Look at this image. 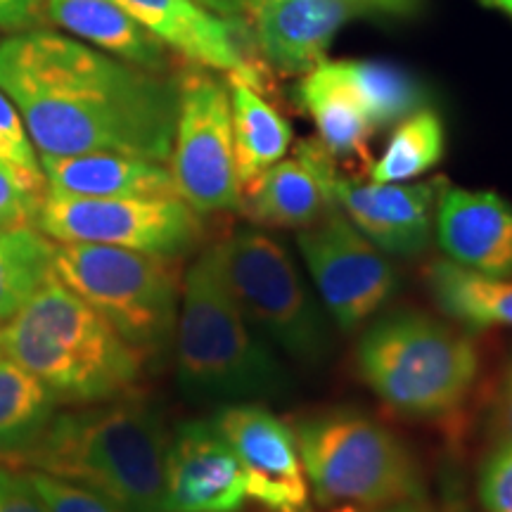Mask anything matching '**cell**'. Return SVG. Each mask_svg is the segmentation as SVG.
Wrapping results in <instances>:
<instances>
[{"label":"cell","instance_id":"10","mask_svg":"<svg viewBox=\"0 0 512 512\" xmlns=\"http://www.w3.org/2000/svg\"><path fill=\"white\" fill-rule=\"evenodd\" d=\"M36 226L55 242H86L164 256L188 254L202 235L200 214L181 197H43Z\"/></svg>","mask_w":512,"mask_h":512},{"label":"cell","instance_id":"39","mask_svg":"<svg viewBox=\"0 0 512 512\" xmlns=\"http://www.w3.org/2000/svg\"><path fill=\"white\" fill-rule=\"evenodd\" d=\"M285 512H297V510H285Z\"/></svg>","mask_w":512,"mask_h":512},{"label":"cell","instance_id":"38","mask_svg":"<svg viewBox=\"0 0 512 512\" xmlns=\"http://www.w3.org/2000/svg\"><path fill=\"white\" fill-rule=\"evenodd\" d=\"M486 3L494 5V8L503 10L505 15H510V17H512V0H486Z\"/></svg>","mask_w":512,"mask_h":512},{"label":"cell","instance_id":"40","mask_svg":"<svg viewBox=\"0 0 512 512\" xmlns=\"http://www.w3.org/2000/svg\"><path fill=\"white\" fill-rule=\"evenodd\" d=\"M0 354H3V347H0Z\"/></svg>","mask_w":512,"mask_h":512},{"label":"cell","instance_id":"11","mask_svg":"<svg viewBox=\"0 0 512 512\" xmlns=\"http://www.w3.org/2000/svg\"><path fill=\"white\" fill-rule=\"evenodd\" d=\"M297 245L320 299L342 330L366 323L399 290L392 264L342 209L302 228Z\"/></svg>","mask_w":512,"mask_h":512},{"label":"cell","instance_id":"31","mask_svg":"<svg viewBox=\"0 0 512 512\" xmlns=\"http://www.w3.org/2000/svg\"><path fill=\"white\" fill-rule=\"evenodd\" d=\"M479 498L486 512H512V446H496L484 463Z\"/></svg>","mask_w":512,"mask_h":512},{"label":"cell","instance_id":"34","mask_svg":"<svg viewBox=\"0 0 512 512\" xmlns=\"http://www.w3.org/2000/svg\"><path fill=\"white\" fill-rule=\"evenodd\" d=\"M195 3L252 36V24L261 0H195Z\"/></svg>","mask_w":512,"mask_h":512},{"label":"cell","instance_id":"3","mask_svg":"<svg viewBox=\"0 0 512 512\" xmlns=\"http://www.w3.org/2000/svg\"><path fill=\"white\" fill-rule=\"evenodd\" d=\"M0 347L69 403L124 396L143 370V356L55 273L0 328Z\"/></svg>","mask_w":512,"mask_h":512},{"label":"cell","instance_id":"32","mask_svg":"<svg viewBox=\"0 0 512 512\" xmlns=\"http://www.w3.org/2000/svg\"><path fill=\"white\" fill-rule=\"evenodd\" d=\"M0 512H48L27 472L0 465Z\"/></svg>","mask_w":512,"mask_h":512},{"label":"cell","instance_id":"13","mask_svg":"<svg viewBox=\"0 0 512 512\" xmlns=\"http://www.w3.org/2000/svg\"><path fill=\"white\" fill-rule=\"evenodd\" d=\"M245 501V470L214 420L178 425L164 458V512H235Z\"/></svg>","mask_w":512,"mask_h":512},{"label":"cell","instance_id":"29","mask_svg":"<svg viewBox=\"0 0 512 512\" xmlns=\"http://www.w3.org/2000/svg\"><path fill=\"white\" fill-rule=\"evenodd\" d=\"M27 479L41 496L48 512H124L105 496L95 494L81 484L48 475V472L27 470Z\"/></svg>","mask_w":512,"mask_h":512},{"label":"cell","instance_id":"1","mask_svg":"<svg viewBox=\"0 0 512 512\" xmlns=\"http://www.w3.org/2000/svg\"><path fill=\"white\" fill-rule=\"evenodd\" d=\"M0 91L15 102L41 155L117 152L166 164L174 147L178 81L55 31L0 43Z\"/></svg>","mask_w":512,"mask_h":512},{"label":"cell","instance_id":"41","mask_svg":"<svg viewBox=\"0 0 512 512\" xmlns=\"http://www.w3.org/2000/svg\"><path fill=\"white\" fill-rule=\"evenodd\" d=\"M43 3H46V0H43Z\"/></svg>","mask_w":512,"mask_h":512},{"label":"cell","instance_id":"23","mask_svg":"<svg viewBox=\"0 0 512 512\" xmlns=\"http://www.w3.org/2000/svg\"><path fill=\"white\" fill-rule=\"evenodd\" d=\"M427 285L439 309L458 323L472 328H512V283L508 280L486 278L446 259L427 268Z\"/></svg>","mask_w":512,"mask_h":512},{"label":"cell","instance_id":"18","mask_svg":"<svg viewBox=\"0 0 512 512\" xmlns=\"http://www.w3.org/2000/svg\"><path fill=\"white\" fill-rule=\"evenodd\" d=\"M351 17L356 12L342 0H261L254 46L278 74L304 76L325 62L332 38Z\"/></svg>","mask_w":512,"mask_h":512},{"label":"cell","instance_id":"14","mask_svg":"<svg viewBox=\"0 0 512 512\" xmlns=\"http://www.w3.org/2000/svg\"><path fill=\"white\" fill-rule=\"evenodd\" d=\"M133 19H138L152 36L209 72L226 74V79L245 81L256 91H266V69L247 50L245 31L211 15L195 0H117Z\"/></svg>","mask_w":512,"mask_h":512},{"label":"cell","instance_id":"5","mask_svg":"<svg viewBox=\"0 0 512 512\" xmlns=\"http://www.w3.org/2000/svg\"><path fill=\"white\" fill-rule=\"evenodd\" d=\"M299 456L313 496L337 512H368L420 501L418 463L392 430L354 408L297 422Z\"/></svg>","mask_w":512,"mask_h":512},{"label":"cell","instance_id":"26","mask_svg":"<svg viewBox=\"0 0 512 512\" xmlns=\"http://www.w3.org/2000/svg\"><path fill=\"white\" fill-rule=\"evenodd\" d=\"M337 64L375 128L403 121L425 105V91L420 83L399 67L366 60Z\"/></svg>","mask_w":512,"mask_h":512},{"label":"cell","instance_id":"36","mask_svg":"<svg viewBox=\"0 0 512 512\" xmlns=\"http://www.w3.org/2000/svg\"><path fill=\"white\" fill-rule=\"evenodd\" d=\"M356 15L377 12V15H411L418 10L420 0H342Z\"/></svg>","mask_w":512,"mask_h":512},{"label":"cell","instance_id":"15","mask_svg":"<svg viewBox=\"0 0 512 512\" xmlns=\"http://www.w3.org/2000/svg\"><path fill=\"white\" fill-rule=\"evenodd\" d=\"M444 178L427 183H358L337 176L335 200L344 216L380 252L413 259L432 240L434 214Z\"/></svg>","mask_w":512,"mask_h":512},{"label":"cell","instance_id":"2","mask_svg":"<svg viewBox=\"0 0 512 512\" xmlns=\"http://www.w3.org/2000/svg\"><path fill=\"white\" fill-rule=\"evenodd\" d=\"M166 446L155 408L124 394L53 415L12 463L86 486L124 512H164Z\"/></svg>","mask_w":512,"mask_h":512},{"label":"cell","instance_id":"37","mask_svg":"<svg viewBox=\"0 0 512 512\" xmlns=\"http://www.w3.org/2000/svg\"><path fill=\"white\" fill-rule=\"evenodd\" d=\"M368 512H465V510L460 508V505H441V508H434V505H425L422 501H411V503L392 505V508L368 510Z\"/></svg>","mask_w":512,"mask_h":512},{"label":"cell","instance_id":"25","mask_svg":"<svg viewBox=\"0 0 512 512\" xmlns=\"http://www.w3.org/2000/svg\"><path fill=\"white\" fill-rule=\"evenodd\" d=\"M55 273V240L36 228L0 230V320H8Z\"/></svg>","mask_w":512,"mask_h":512},{"label":"cell","instance_id":"20","mask_svg":"<svg viewBox=\"0 0 512 512\" xmlns=\"http://www.w3.org/2000/svg\"><path fill=\"white\" fill-rule=\"evenodd\" d=\"M46 10L57 27L102 53L145 72L169 69V48L117 0H46Z\"/></svg>","mask_w":512,"mask_h":512},{"label":"cell","instance_id":"28","mask_svg":"<svg viewBox=\"0 0 512 512\" xmlns=\"http://www.w3.org/2000/svg\"><path fill=\"white\" fill-rule=\"evenodd\" d=\"M46 178L27 174L0 157V230L36 228Z\"/></svg>","mask_w":512,"mask_h":512},{"label":"cell","instance_id":"12","mask_svg":"<svg viewBox=\"0 0 512 512\" xmlns=\"http://www.w3.org/2000/svg\"><path fill=\"white\" fill-rule=\"evenodd\" d=\"M247 477V496L268 510H302L309 486L297 437L278 415L252 401L233 403L214 415Z\"/></svg>","mask_w":512,"mask_h":512},{"label":"cell","instance_id":"33","mask_svg":"<svg viewBox=\"0 0 512 512\" xmlns=\"http://www.w3.org/2000/svg\"><path fill=\"white\" fill-rule=\"evenodd\" d=\"M489 430L496 446H512V363L505 368L498 392L491 406Z\"/></svg>","mask_w":512,"mask_h":512},{"label":"cell","instance_id":"8","mask_svg":"<svg viewBox=\"0 0 512 512\" xmlns=\"http://www.w3.org/2000/svg\"><path fill=\"white\" fill-rule=\"evenodd\" d=\"M230 290L261 337L304 363H320L332 349L330 325L283 242L242 228L223 242Z\"/></svg>","mask_w":512,"mask_h":512},{"label":"cell","instance_id":"17","mask_svg":"<svg viewBox=\"0 0 512 512\" xmlns=\"http://www.w3.org/2000/svg\"><path fill=\"white\" fill-rule=\"evenodd\" d=\"M437 240L448 261L467 271L498 280L512 275V207L496 192L444 185Z\"/></svg>","mask_w":512,"mask_h":512},{"label":"cell","instance_id":"19","mask_svg":"<svg viewBox=\"0 0 512 512\" xmlns=\"http://www.w3.org/2000/svg\"><path fill=\"white\" fill-rule=\"evenodd\" d=\"M48 195L67 197H178L169 166L152 159L88 152L41 155Z\"/></svg>","mask_w":512,"mask_h":512},{"label":"cell","instance_id":"24","mask_svg":"<svg viewBox=\"0 0 512 512\" xmlns=\"http://www.w3.org/2000/svg\"><path fill=\"white\" fill-rule=\"evenodd\" d=\"M53 392L12 358H0V458L12 463L53 420Z\"/></svg>","mask_w":512,"mask_h":512},{"label":"cell","instance_id":"21","mask_svg":"<svg viewBox=\"0 0 512 512\" xmlns=\"http://www.w3.org/2000/svg\"><path fill=\"white\" fill-rule=\"evenodd\" d=\"M297 100L311 114L318 140L335 159L368 157V140L377 128L349 86L337 62H323L304 74Z\"/></svg>","mask_w":512,"mask_h":512},{"label":"cell","instance_id":"16","mask_svg":"<svg viewBox=\"0 0 512 512\" xmlns=\"http://www.w3.org/2000/svg\"><path fill=\"white\" fill-rule=\"evenodd\" d=\"M335 157L320 140H304L297 155L280 159L247 188L242 209L259 226L309 228L337 211Z\"/></svg>","mask_w":512,"mask_h":512},{"label":"cell","instance_id":"30","mask_svg":"<svg viewBox=\"0 0 512 512\" xmlns=\"http://www.w3.org/2000/svg\"><path fill=\"white\" fill-rule=\"evenodd\" d=\"M0 157L27 174L43 176L41 159L36 155L22 114L3 91H0Z\"/></svg>","mask_w":512,"mask_h":512},{"label":"cell","instance_id":"22","mask_svg":"<svg viewBox=\"0 0 512 512\" xmlns=\"http://www.w3.org/2000/svg\"><path fill=\"white\" fill-rule=\"evenodd\" d=\"M233 107L235 166L242 188L278 164L292 145V128L283 114L268 105L256 88L245 81L226 79Z\"/></svg>","mask_w":512,"mask_h":512},{"label":"cell","instance_id":"7","mask_svg":"<svg viewBox=\"0 0 512 512\" xmlns=\"http://www.w3.org/2000/svg\"><path fill=\"white\" fill-rule=\"evenodd\" d=\"M55 275L143 361L159 358L174 342L181 290L171 259L121 247L55 242Z\"/></svg>","mask_w":512,"mask_h":512},{"label":"cell","instance_id":"9","mask_svg":"<svg viewBox=\"0 0 512 512\" xmlns=\"http://www.w3.org/2000/svg\"><path fill=\"white\" fill-rule=\"evenodd\" d=\"M169 171L176 195L195 214L242 209L228 81L216 79L204 67L185 72L178 81Z\"/></svg>","mask_w":512,"mask_h":512},{"label":"cell","instance_id":"27","mask_svg":"<svg viewBox=\"0 0 512 512\" xmlns=\"http://www.w3.org/2000/svg\"><path fill=\"white\" fill-rule=\"evenodd\" d=\"M444 155V126L432 110L406 117L389 138L382 157L370 166L373 183H403L439 164Z\"/></svg>","mask_w":512,"mask_h":512},{"label":"cell","instance_id":"35","mask_svg":"<svg viewBox=\"0 0 512 512\" xmlns=\"http://www.w3.org/2000/svg\"><path fill=\"white\" fill-rule=\"evenodd\" d=\"M43 0H0V29H27L41 15Z\"/></svg>","mask_w":512,"mask_h":512},{"label":"cell","instance_id":"6","mask_svg":"<svg viewBox=\"0 0 512 512\" xmlns=\"http://www.w3.org/2000/svg\"><path fill=\"white\" fill-rule=\"evenodd\" d=\"M356 363L387 406L415 418L456 411L479 373L475 342L418 311H396L375 320L358 342Z\"/></svg>","mask_w":512,"mask_h":512},{"label":"cell","instance_id":"4","mask_svg":"<svg viewBox=\"0 0 512 512\" xmlns=\"http://www.w3.org/2000/svg\"><path fill=\"white\" fill-rule=\"evenodd\" d=\"M174 342L178 387L192 401L245 403L290 387L230 290L223 242L204 249L185 273Z\"/></svg>","mask_w":512,"mask_h":512}]
</instances>
